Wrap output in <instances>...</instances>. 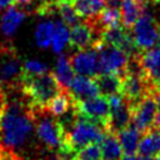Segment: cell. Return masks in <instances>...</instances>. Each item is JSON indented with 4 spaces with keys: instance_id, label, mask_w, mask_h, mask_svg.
Returning a JSON list of instances; mask_svg holds the SVG:
<instances>
[{
    "instance_id": "1",
    "label": "cell",
    "mask_w": 160,
    "mask_h": 160,
    "mask_svg": "<svg viewBox=\"0 0 160 160\" xmlns=\"http://www.w3.org/2000/svg\"><path fill=\"white\" fill-rule=\"evenodd\" d=\"M64 129H65V139L59 156L69 158V159H72L74 155L80 149H82L89 144H100L106 134L105 129L78 115L76 112L72 122L64 126Z\"/></svg>"
},
{
    "instance_id": "2",
    "label": "cell",
    "mask_w": 160,
    "mask_h": 160,
    "mask_svg": "<svg viewBox=\"0 0 160 160\" xmlns=\"http://www.w3.org/2000/svg\"><path fill=\"white\" fill-rule=\"evenodd\" d=\"M19 88L34 109H45L49 101L62 90L51 71L35 76H22Z\"/></svg>"
},
{
    "instance_id": "3",
    "label": "cell",
    "mask_w": 160,
    "mask_h": 160,
    "mask_svg": "<svg viewBox=\"0 0 160 160\" xmlns=\"http://www.w3.org/2000/svg\"><path fill=\"white\" fill-rule=\"evenodd\" d=\"M35 134L42 148L60 154L65 139V129L59 118L45 109H35Z\"/></svg>"
},
{
    "instance_id": "4",
    "label": "cell",
    "mask_w": 160,
    "mask_h": 160,
    "mask_svg": "<svg viewBox=\"0 0 160 160\" xmlns=\"http://www.w3.org/2000/svg\"><path fill=\"white\" fill-rule=\"evenodd\" d=\"M22 61L12 45H0V86L4 90L20 86Z\"/></svg>"
},
{
    "instance_id": "5",
    "label": "cell",
    "mask_w": 160,
    "mask_h": 160,
    "mask_svg": "<svg viewBox=\"0 0 160 160\" xmlns=\"http://www.w3.org/2000/svg\"><path fill=\"white\" fill-rule=\"evenodd\" d=\"M131 34L134 42L140 52L149 50L158 42L160 34V24L151 12L145 10L132 26Z\"/></svg>"
},
{
    "instance_id": "6",
    "label": "cell",
    "mask_w": 160,
    "mask_h": 160,
    "mask_svg": "<svg viewBox=\"0 0 160 160\" xmlns=\"http://www.w3.org/2000/svg\"><path fill=\"white\" fill-rule=\"evenodd\" d=\"M74 110L78 115L98 124L106 130L110 115V105L106 96L98 95L84 100L74 99Z\"/></svg>"
},
{
    "instance_id": "7",
    "label": "cell",
    "mask_w": 160,
    "mask_h": 160,
    "mask_svg": "<svg viewBox=\"0 0 160 160\" xmlns=\"http://www.w3.org/2000/svg\"><path fill=\"white\" fill-rule=\"evenodd\" d=\"M95 48L98 49V55H99L98 75L110 74V72L122 75L125 72L129 64V59H130V56L126 52L104 41H100L99 44H96Z\"/></svg>"
},
{
    "instance_id": "8",
    "label": "cell",
    "mask_w": 160,
    "mask_h": 160,
    "mask_svg": "<svg viewBox=\"0 0 160 160\" xmlns=\"http://www.w3.org/2000/svg\"><path fill=\"white\" fill-rule=\"evenodd\" d=\"M156 91L146 95L138 104L131 106V121L136 125V128L141 131V134L146 132L151 129L156 122L158 115V101H156Z\"/></svg>"
},
{
    "instance_id": "9",
    "label": "cell",
    "mask_w": 160,
    "mask_h": 160,
    "mask_svg": "<svg viewBox=\"0 0 160 160\" xmlns=\"http://www.w3.org/2000/svg\"><path fill=\"white\" fill-rule=\"evenodd\" d=\"M102 31L90 20L79 22L70 30L69 45L71 49L84 50L89 48H95L96 44L101 41Z\"/></svg>"
},
{
    "instance_id": "10",
    "label": "cell",
    "mask_w": 160,
    "mask_h": 160,
    "mask_svg": "<svg viewBox=\"0 0 160 160\" xmlns=\"http://www.w3.org/2000/svg\"><path fill=\"white\" fill-rule=\"evenodd\" d=\"M110 105V115L108 121V132L118 134L131 122V105L126 101L122 94H115L108 98Z\"/></svg>"
},
{
    "instance_id": "11",
    "label": "cell",
    "mask_w": 160,
    "mask_h": 160,
    "mask_svg": "<svg viewBox=\"0 0 160 160\" xmlns=\"http://www.w3.org/2000/svg\"><path fill=\"white\" fill-rule=\"evenodd\" d=\"M101 41L116 46L118 49L126 52L130 58L135 56L140 52L134 42L131 30L125 29L122 25L105 29L101 35Z\"/></svg>"
},
{
    "instance_id": "12",
    "label": "cell",
    "mask_w": 160,
    "mask_h": 160,
    "mask_svg": "<svg viewBox=\"0 0 160 160\" xmlns=\"http://www.w3.org/2000/svg\"><path fill=\"white\" fill-rule=\"evenodd\" d=\"M70 64L78 75L95 78L99 74V71H98V64H99L98 49L89 48V49L75 51L70 56Z\"/></svg>"
},
{
    "instance_id": "13",
    "label": "cell",
    "mask_w": 160,
    "mask_h": 160,
    "mask_svg": "<svg viewBox=\"0 0 160 160\" xmlns=\"http://www.w3.org/2000/svg\"><path fill=\"white\" fill-rule=\"evenodd\" d=\"M139 64L144 75L151 84L160 81V49H149L138 54Z\"/></svg>"
},
{
    "instance_id": "14",
    "label": "cell",
    "mask_w": 160,
    "mask_h": 160,
    "mask_svg": "<svg viewBox=\"0 0 160 160\" xmlns=\"http://www.w3.org/2000/svg\"><path fill=\"white\" fill-rule=\"evenodd\" d=\"M69 91L75 100H84L99 95V89L94 78L76 75L70 82Z\"/></svg>"
},
{
    "instance_id": "15",
    "label": "cell",
    "mask_w": 160,
    "mask_h": 160,
    "mask_svg": "<svg viewBox=\"0 0 160 160\" xmlns=\"http://www.w3.org/2000/svg\"><path fill=\"white\" fill-rule=\"evenodd\" d=\"M138 154L142 158H152L160 155V126L154 125L141 135L138 145Z\"/></svg>"
},
{
    "instance_id": "16",
    "label": "cell",
    "mask_w": 160,
    "mask_h": 160,
    "mask_svg": "<svg viewBox=\"0 0 160 160\" xmlns=\"http://www.w3.org/2000/svg\"><path fill=\"white\" fill-rule=\"evenodd\" d=\"M26 12L16 5H11L6 9L1 18L0 29L5 36H12L19 29L20 24L25 20Z\"/></svg>"
},
{
    "instance_id": "17",
    "label": "cell",
    "mask_w": 160,
    "mask_h": 160,
    "mask_svg": "<svg viewBox=\"0 0 160 160\" xmlns=\"http://www.w3.org/2000/svg\"><path fill=\"white\" fill-rule=\"evenodd\" d=\"M94 79L99 89V95L109 98L115 94H121L122 75L115 74V72L100 74V75H96Z\"/></svg>"
},
{
    "instance_id": "18",
    "label": "cell",
    "mask_w": 160,
    "mask_h": 160,
    "mask_svg": "<svg viewBox=\"0 0 160 160\" xmlns=\"http://www.w3.org/2000/svg\"><path fill=\"white\" fill-rule=\"evenodd\" d=\"M74 106V98L70 94V91L68 89H62L58 95H55L49 104L46 105L45 110L48 112H50L52 116L55 118H60L64 116L65 114H68Z\"/></svg>"
},
{
    "instance_id": "19",
    "label": "cell",
    "mask_w": 160,
    "mask_h": 160,
    "mask_svg": "<svg viewBox=\"0 0 160 160\" xmlns=\"http://www.w3.org/2000/svg\"><path fill=\"white\" fill-rule=\"evenodd\" d=\"M116 135L119 138L124 154H135L138 151V145L142 134L132 121L126 128L120 130Z\"/></svg>"
},
{
    "instance_id": "20",
    "label": "cell",
    "mask_w": 160,
    "mask_h": 160,
    "mask_svg": "<svg viewBox=\"0 0 160 160\" xmlns=\"http://www.w3.org/2000/svg\"><path fill=\"white\" fill-rule=\"evenodd\" d=\"M100 149L102 160H121L124 155L119 138L116 134L112 132L106 131L102 141L100 142Z\"/></svg>"
},
{
    "instance_id": "21",
    "label": "cell",
    "mask_w": 160,
    "mask_h": 160,
    "mask_svg": "<svg viewBox=\"0 0 160 160\" xmlns=\"http://www.w3.org/2000/svg\"><path fill=\"white\" fill-rule=\"evenodd\" d=\"M75 71L70 64V58L65 54H61L59 55L58 60H56V65H55V71H54V75L56 78V80L59 81L60 86L62 89H68L69 90V86H70V82L71 80L74 79V75Z\"/></svg>"
},
{
    "instance_id": "22",
    "label": "cell",
    "mask_w": 160,
    "mask_h": 160,
    "mask_svg": "<svg viewBox=\"0 0 160 160\" xmlns=\"http://www.w3.org/2000/svg\"><path fill=\"white\" fill-rule=\"evenodd\" d=\"M106 0H74L72 6L78 15L84 20H90L95 18L100 10L105 6Z\"/></svg>"
},
{
    "instance_id": "23",
    "label": "cell",
    "mask_w": 160,
    "mask_h": 160,
    "mask_svg": "<svg viewBox=\"0 0 160 160\" xmlns=\"http://www.w3.org/2000/svg\"><path fill=\"white\" fill-rule=\"evenodd\" d=\"M55 14H59L61 20L70 28L75 26L80 22V16L75 11L72 6V1L70 0H54Z\"/></svg>"
},
{
    "instance_id": "24",
    "label": "cell",
    "mask_w": 160,
    "mask_h": 160,
    "mask_svg": "<svg viewBox=\"0 0 160 160\" xmlns=\"http://www.w3.org/2000/svg\"><path fill=\"white\" fill-rule=\"evenodd\" d=\"M68 28L69 26L62 20H59V21L55 22V29H54V35H52L51 45H52L54 52H56V54L62 52L65 46L69 44L70 31H69Z\"/></svg>"
},
{
    "instance_id": "25",
    "label": "cell",
    "mask_w": 160,
    "mask_h": 160,
    "mask_svg": "<svg viewBox=\"0 0 160 160\" xmlns=\"http://www.w3.org/2000/svg\"><path fill=\"white\" fill-rule=\"evenodd\" d=\"M54 29H55V22H52L50 20L42 21L38 25V28L35 30V41L39 48L46 49L50 46L52 35H54Z\"/></svg>"
},
{
    "instance_id": "26",
    "label": "cell",
    "mask_w": 160,
    "mask_h": 160,
    "mask_svg": "<svg viewBox=\"0 0 160 160\" xmlns=\"http://www.w3.org/2000/svg\"><path fill=\"white\" fill-rule=\"evenodd\" d=\"M74 160H102L100 144H89L80 149L72 158Z\"/></svg>"
},
{
    "instance_id": "27",
    "label": "cell",
    "mask_w": 160,
    "mask_h": 160,
    "mask_svg": "<svg viewBox=\"0 0 160 160\" xmlns=\"http://www.w3.org/2000/svg\"><path fill=\"white\" fill-rule=\"evenodd\" d=\"M48 65L38 60H26L22 65V76H35L48 72Z\"/></svg>"
},
{
    "instance_id": "28",
    "label": "cell",
    "mask_w": 160,
    "mask_h": 160,
    "mask_svg": "<svg viewBox=\"0 0 160 160\" xmlns=\"http://www.w3.org/2000/svg\"><path fill=\"white\" fill-rule=\"evenodd\" d=\"M0 160H22V159L18 152L0 145Z\"/></svg>"
},
{
    "instance_id": "29",
    "label": "cell",
    "mask_w": 160,
    "mask_h": 160,
    "mask_svg": "<svg viewBox=\"0 0 160 160\" xmlns=\"http://www.w3.org/2000/svg\"><path fill=\"white\" fill-rule=\"evenodd\" d=\"M121 160H144V158L139 154H124Z\"/></svg>"
},
{
    "instance_id": "30",
    "label": "cell",
    "mask_w": 160,
    "mask_h": 160,
    "mask_svg": "<svg viewBox=\"0 0 160 160\" xmlns=\"http://www.w3.org/2000/svg\"><path fill=\"white\" fill-rule=\"evenodd\" d=\"M32 1L34 0H14V5H19L22 9V8L30 6V4H32Z\"/></svg>"
},
{
    "instance_id": "31",
    "label": "cell",
    "mask_w": 160,
    "mask_h": 160,
    "mask_svg": "<svg viewBox=\"0 0 160 160\" xmlns=\"http://www.w3.org/2000/svg\"><path fill=\"white\" fill-rule=\"evenodd\" d=\"M156 101H158V115H156V125H159L160 126V92L159 91H156Z\"/></svg>"
},
{
    "instance_id": "32",
    "label": "cell",
    "mask_w": 160,
    "mask_h": 160,
    "mask_svg": "<svg viewBox=\"0 0 160 160\" xmlns=\"http://www.w3.org/2000/svg\"><path fill=\"white\" fill-rule=\"evenodd\" d=\"M14 5V0H0V11Z\"/></svg>"
},
{
    "instance_id": "33",
    "label": "cell",
    "mask_w": 160,
    "mask_h": 160,
    "mask_svg": "<svg viewBox=\"0 0 160 160\" xmlns=\"http://www.w3.org/2000/svg\"><path fill=\"white\" fill-rule=\"evenodd\" d=\"M56 160H72V159H69V158H62V156H58Z\"/></svg>"
},
{
    "instance_id": "34",
    "label": "cell",
    "mask_w": 160,
    "mask_h": 160,
    "mask_svg": "<svg viewBox=\"0 0 160 160\" xmlns=\"http://www.w3.org/2000/svg\"><path fill=\"white\" fill-rule=\"evenodd\" d=\"M155 88H156V91H159V92H160V81L155 84Z\"/></svg>"
},
{
    "instance_id": "35",
    "label": "cell",
    "mask_w": 160,
    "mask_h": 160,
    "mask_svg": "<svg viewBox=\"0 0 160 160\" xmlns=\"http://www.w3.org/2000/svg\"><path fill=\"white\" fill-rule=\"evenodd\" d=\"M156 45H158V48L160 49V34H159V39H158V42H156Z\"/></svg>"
},
{
    "instance_id": "36",
    "label": "cell",
    "mask_w": 160,
    "mask_h": 160,
    "mask_svg": "<svg viewBox=\"0 0 160 160\" xmlns=\"http://www.w3.org/2000/svg\"><path fill=\"white\" fill-rule=\"evenodd\" d=\"M70 1H74V0H70Z\"/></svg>"
},
{
    "instance_id": "37",
    "label": "cell",
    "mask_w": 160,
    "mask_h": 160,
    "mask_svg": "<svg viewBox=\"0 0 160 160\" xmlns=\"http://www.w3.org/2000/svg\"><path fill=\"white\" fill-rule=\"evenodd\" d=\"M72 160H74V159H72Z\"/></svg>"
}]
</instances>
